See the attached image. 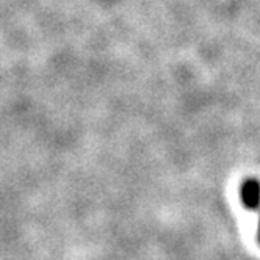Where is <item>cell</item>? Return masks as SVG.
Wrapping results in <instances>:
<instances>
[{"label": "cell", "instance_id": "obj_1", "mask_svg": "<svg viewBox=\"0 0 260 260\" xmlns=\"http://www.w3.org/2000/svg\"><path fill=\"white\" fill-rule=\"evenodd\" d=\"M241 198L248 209H255L260 204V185L255 180H248L241 188Z\"/></svg>", "mask_w": 260, "mask_h": 260}, {"label": "cell", "instance_id": "obj_2", "mask_svg": "<svg viewBox=\"0 0 260 260\" xmlns=\"http://www.w3.org/2000/svg\"><path fill=\"white\" fill-rule=\"evenodd\" d=\"M258 234H260V229H258Z\"/></svg>", "mask_w": 260, "mask_h": 260}]
</instances>
